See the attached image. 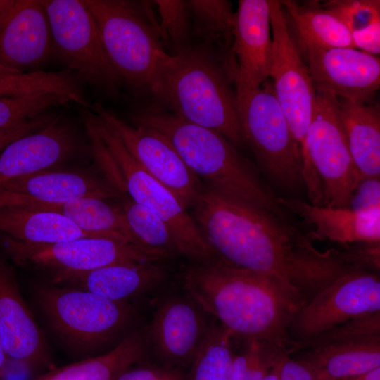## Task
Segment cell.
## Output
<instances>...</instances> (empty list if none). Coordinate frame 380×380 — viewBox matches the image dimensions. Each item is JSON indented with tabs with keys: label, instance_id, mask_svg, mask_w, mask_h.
Returning a JSON list of instances; mask_svg holds the SVG:
<instances>
[{
	"label": "cell",
	"instance_id": "obj_1",
	"mask_svg": "<svg viewBox=\"0 0 380 380\" xmlns=\"http://www.w3.org/2000/svg\"><path fill=\"white\" fill-rule=\"evenodd\" d=\"M190 215L217 260L278 281L303 307L358 266L347 251L318 250L289 220L204 186Z\"/></svg>",
	"mask_w": 380,
	"mask_h": 380
},
{
	"label": "cell",
	"instance_id": "obj_2",
	"mask_svg": "<svg viewBox=\"0 0 380 380\" xmlns=\"http://www.w3.org/2000/svg\"><path fill=\"white\" fill-rule=\"evenodd\" d=\"M188 298L217 318L232 338L287 353L291 321L301 305L276 279L216 260L184 266Z\"/></svg>",
	"mask_w": 380,
	"mask_h": 380
},
{
	"label": "cell",
	"instance_id": "obj_3",
	"mask_svg": "<svg viewBox=\"0 0 380 380\" xmlns=\"http://www.w3.org/2000/svg\"><path fill=\"white\" fill-rule=\"evenodd\" d=\"M238 66L234 54L201 42L172 56L151 93L155 105L245 146L238 114Z\"/></svg>",
	"mask_w": 380,
	"mask_h": 380
},
{
	"label": "cell",
	"instance_id": "obj_4",
	"mask_svg": "<svg viewBox=\"0 0 380 380\" xmlns=\"http://www.w3.org/2000/svg\"><path fill=\"white\" fill-rule=\"evenodd\" d=\"M132 119L135 126L153 129L164 136L189 169L217 194L289 220L287 211L250 161L220 134L155 104L140 110Z\"/></svg>",
	"mask_w": 380,
	"mask_h": 380
},
{
	"label": "cell",
	"instance_id": "obj_5",
	"mask_svg": "<svg viewBox=\"0 0 380 380\" xmlns=\"http://www.w3.org/2000/svg\"><path fill=\"white\" fill-rule=\"evenodd\" d=\"M94 17L108 56L123 84L150 94L171 60L148 1L83 0Z\"/></svg>",
	"mask_w": 380,
	"mask_h": 380
},
{
	"label": "cell",
	"instance_id": "obj_6",
	"mask_svg": "<svg viewBox=\"0 0 380 380\" xmlns=\"http://www.w3.org/2000/svg\"><path fill=\"white\" fill-rule=\"evenodd\" d=\"M89 115L111 159V178L120 193L148 208L169 227L179 254L192 263L216 260L189 210L173 193L150 175L130 154L113 128L100 116L89 110Z\"/></svg>",
	"mask_w": 380,
	"mask_h": 380
},
{
	"label": "cell",
	"instance_id": "obj_7",
	"mask_svg": "<svg viewBox=\"0 0 380 380\" xmlns=\"http://www.w3.org/2000/svg\"><path fill=\"white\" fill-rule=\"evenodd\" d=\"M38 303L56 333L80 350L95 348L120 334L134 318L127 301L51 283L37 284Z\"/></svg>",
	"mask_w": 380,
	"mask_h": 380
},
{
	"label": "cell",
	"instance_id": "obj_8",
	"mask_svg": "<svg viewBox=\"0 0 380 380\" xmlns=\"http://www.w3.org/2000/svg\"><path fill=\"white\" fill-rule=\"evenodd\" d=\"M0 247L15 264L45 273L49 283L115 264L162 262V255L113 239L80 238L55 243L20 241L0 234Z\"/></svg>",
	"mask_w": 380,
	"mask_h": 380
},
{
	"label": "cell",
	"instance_id": "obj_9",
	"mask_svg": "<svg viewBox=\"0 0 380 380\" xmlns=\"http://www.w3.org/2000/svg\"><path fill=\"white\" fill-rule=\"evenodd\" d=\"M52 37L51 58L110 96L123 84L103 44L99 25L83 0H41Z\"/></svg>",
	"mask_w": 380,
	"mask_h": 380
},
{
	"label": "cell",
	"instance_id": "obj_10",
	"mask_svg": "<svg viewBox=\"0 0 380 380\" xmlns=\"http://www.w3.org/2000/svg\"><path fill=\"white\" fill-rule=\"evenodd\" d=\"M273 61L270 76L274 95L291 134L299 144L303 159V179L308 194L321 189L320 179L310 163L305 137L310 123L316 91L287 27L280 1L269 0Z\"/></svg>",
	"mask_w": 380,
	"mask_h": 380
},
{
	"label": "cell",
	"instance_id": "obj_11",
	"mask_svg": "<svg viewBox=\"0 0 380 380\" xmlns=\"http://www.w3.org/2000/svg\"><path fill=\"white\" fill-rule=\"evenodd\" d=\"M237 108L246 144L251 147L262 169L286 189L304 186L302 151L291 134L272 84L260 87Z\"/></svg>",
	"mask_w": 380,
	"mask_h": 380
},
{
	"label": "cell",
	"instance_id": "obj_12",
	"mask_svg": "<svg viewBox=\"0 0 380 380\" xmlns=\"http://www.w3.org/2000/svg\"><path fill=\"white\" fill-rule=\"evenodd\" d=\"M305 149L321 182L323 206L347 208L362 176L349 150L336 96L316 91Z\"/></svg>",
	"mask_w": 380,
	"mask_h": 380
},
{
	"label": "cell",
	"instance_id": "obj_13",
	"mask_svg": "<svg viewBox=\"0 0 380 380\" xmlns=\"http://www.w3.org/2000/svg\"><path fill=\"white\" fill-rule=\"evenodd\" d=\"M377 311H380L379 277L357 267L338 277L298 310L291 323L290 337L293 344L302 343L353 318Z\"/></svg>",
	"mask_w": 380,
	"mask_h": 380
},
{
	"label": "cell",
	"instance_id": "obj_14",
	"mask_svg": "<svg viewBox=\"0 0 380 380\" xmlns=\"http://www.w3.org/2000/svg\"><path fill=\"white\" fill-rule=\"evenodd\" d=\"M91 107L95 114L113 128L134 158L170 189L184 208L191 209L203 184L189 169L170 141L153 129L127 124L99 102Z\"/></svg>",
	"mask_w": 380,
	"mask_h": 380
},
{
	"label": "cell",
	"instance_id": "obj_15",
	"mask_svg": "<svg viewBox=\"0 0 380 380\" xmlns=\"http://www.w3.org/2000/svg\"><path fill=\"white\" fill-rule=\"evenodd\" d=\"M304 48L315 91L368 103L379 88V57L354 48Z\"/></svg>",
	"mask_w": 380,
	"mask_h": 380
},
{
	"label": "cell",
	"instance_id": "obj_16",
	"mask_svg": "<svg viewBox=\"0 0 380 380\" xmlns=\"http://www.w3.org/2000/svg\"><path fill=\"white\" fill-rule=\"evenodd\" d=\"M269 0H239L234 15L232 50L238 75L237 106L270 76L272 40Z\"/></svg>",
	"mask_w": 380,
	"mask_h": 380
},
{
	"label": "cell",
	"instance_id": "obj_17",
	"mask_svg": "<svg viewBox=\"0 0 380 380\" xmlns=\"http://www.w3.org/2000/svg\"><path fill=\"white\" fill-rule=\"evenodd\" d=\"M82 150L70 122L58 115L43 129L22 137L0 153V184L27 174L59 166Z\"/></svg>",
	"mask_w": 380,
	"mask_h": 380
},
{
	"label": "cell",
	"instance_id": "obj_18",
	"mask_svg": "<svg viewBox=\"0 0 380 380\" xmlns=\"http://www.w3.org/2000/svg\"><path fill=\"white\" fill-rule=\"evenodd\" d=\"M209 328L189 298H165L158 305L151 327L156 353L165 367L182 369L191 365Z\"/></svg>",
	"mask_w": 380,
	"mask_h": 380
},
{
	"label": "cell",
	"instance_id": "obj_19",
	"mask_svg": "<svg viewBox=\"0 0 380 380\" xmlns=\"http://www.w3.org/2000/svg\"><path fill=\"white\" fill-rule=\"evenodd\" d=\"M47 13L38 0H17L0 23V65L24 72L51 58Z\"/></svg>",
	"mask_w": 380,
	"mask_h": 380
},
{
	"label": "cell",
	"instance_id": "obj_20",
	"mask_svg": "<svg viewBox=\"0 0 380 380\" xmlns=\"http://www.w3.org/2000/svg\"><path fill=\"white\" fill-rule=\"evenodd\" d=\"M0 190L16 198L57 203L80 198L110 199L120 193L91 169L61 165L23 175L0 184Z\"/></svg>",
	"mask_w": 380,
	"mask_h": 380
},
{
	"label": "cell",
	"instance_id": "obj_21",
	"mask_svg": "<svg viewBox=\"0 0 380 380\" xmlns=\"http://www.w3.org/2000/svg\"><path fill=\"white\" fill-rule=\"evenodd\" d=\"M0 338L8 357L31 365L47 360L44 335L24 300L12 265L0 257Z\"/></svg>",
	"mask_w": 380,
	"mask_h": 380
},
{
	"label": "cell",
	"instance_id": "obj_22",
	"mask_svg": "<svg viewBox=\"0 0 380 380\" xmlns=\"http://www.w3.org/2000/svg\"><path fill=\"white\" fill-rule=\"evenodd\" d=\"M277 202L286 211L296 214L312 227L311 239H327L344 245L380 243V208L358 211L348 208L314 205L284 197H277Z\"/></svg>",
	"mask_w": 380,
	"mask_h": 380
},
{
	"label": "cell",
	"instance_id": "obj_23",
	"mask_svg": "<svg viewBox=\"0 0 380 380\" xmlns=\"http://www.w3.org/2000/svg\"><path fill=\"white\" fill-rule=\"evenodd\" d=\"M165 277L162 262L115 264L68 275L56 285L65 284L113 301H127L153 290Z\"/></svg>",
	"mask_w": 380,
	"mask_h": 380
},
{
	"label": "cell",
	"instance_id": "obj_24",
	"mask_svg": "<svg viewBox=\"0 0 380 380\" xmlns=\"http://www.w3.org/2000/svg\"><path fill=\"white\" fill-rule=\"evenodd\" d=\"M106 200L80 198L63 203H47L20 199L0 190V203L4 205H17L34 210L58 213L67 217L85 232L103 234L140 246L120 205H111Z\"/></svg>",
	"mask_w": 380,
	"mask_h": 380
},
{
	"label": "cell",
	"instance_id": "obj_25",
	"mask_svg": "<svg viewBox=\"0 0 380 380\" xmlns=\"http://www.w3.org/2000/svg\"><path fill=\"white\" fill-rule=\"evenodd\" d=\"M317 380H339L380 367V334L301 350Z\"/></svg>",
	"mask_w": 380,
	"mask_h": 380
},
{
	"label": "cell",
	"instance_id": "obj_26",
	"mask_svg": "<svg viewBox=\"0 0 380 380\" xmlns=\"http://www.w3.org/2000/svg\"><path fill=\"white\" fill-rule=\"evenodd\" d=\"M0 234L20 241L36 243H55L89 237L112 239L85 232L60 213L17 205L0 208Z\"/></svg>",
	"mask_w": 380,
	"mask_h": 380
},
{
	"label": "cell",
	"instance_id": "obj_27",
	"mask_svg": "<svg viewBox=\"0 0 380 380\" xmlns=\"http://www.w3.org/2000/svg\"><path fill=\"white\" fill-rule=\"evenodd\" d=\"M337 101L349 150L362 177L380 176L379 105L342 98Z\"/></svg>",
	"mask_w": 380,
	"mask_h": 380
},
{
	"label": "cell",
	"instance_id": "obj_28",
	"mask_svg": "<svg viewBox=\"0 0 380 380\" xmlns=\"http://www.w3.org/2000/svg\"><path fill=\"white\" fill-rule=\"evenodd\" d=\"M146 345L145 331L138 329L104 355L54 369L35 380H115L141 359Z\"/></svg>",
	"mask_w": 380,
	"mask_h": 380
},
{
	"label": "cell",
	"instance_id": "obj_29",
	"mask_svg": "<svg viewBox=\"0 0 380 380\" xmlns=\"http://www.w3.org/2000/svg\"><path fill=\"white\" fill-rule=\"evenodd\" d=\"M81 76L69 69L57 72H22L0 65V98L58 94L89 108Z\"/></svg>",
	"mask_w": 380,
	"mask_h": 380
},
{
	"label": "cell",
	"instance_id": "obj_30",
	"mask_svg": "<svg viewBox=\"0 0 380 380\" xmlns=\"http://www.w3.org/2000/svg\"><path fill=\"white\" fill-rule=\"evenodd\" d=\"M280 3L293 21L303 47L354 48L348 28L319 1L298 4L284 0Z\"/></svg>",
	"mask_w": 380,
	"mask_h": 380
},
{
	"label": "cell",
	"instance_id": "obj_31",
	"mask_svg": "<svg viewBox=\"0 0 380 380\" xmlns=\"http://www.w3.org/2000/svg\"><path fill=\"white\" fill-rule=\"evenodd\" d=\"M120 205L128 225L142 248L156 252L166 259L179 254L171 232L165 222L148 208L120 193Z\"/></svg>",
	"mask_w": 380,
	"mask_h": 380
},
{
	"label": "cell",
	"instance_id": "obj_32",
	"mask_svg": "<svg viewBox=\"0 0 380 380\" xmlns=\"http://www.w3.org/2000/svg\"><path fill=\"white\" fill-rule=\"evenodd\" d=\"M194 32L203 43L232 51L235 13L224 0L186 1Z\"/></svg>",
	"mask_w": 380,
	"mask_h": 380
},
{
	"label": "cell",
	"instance_id": "obj_33",
	"mask_svg": "<svg viewBox=\"0 0 380 380\" xmlns=\"http://www.w3.org/2000/svg\"><path fill=\"white\" fill-rule=\"evenodd\" d=\"M230 334L222 326H213L196 354L186 380H229L234 357Z\"/></svg>",
	"mask_w": 380,
	"mask_h": 380
},
{
	"label": "cell",
	"instance_id": "obj_34",
	"mask_svg": "<svg viewBox=\"0 0 380 380\" xmlns=\"http://www.w3.org/2000/svg\"><path fill=\"white\" fill-rule=\"evenodd\" d=\"M161 18L159 24L161 39L172 45L175 55L181 54L193 45L191 44V17L186 1L156 0Z\"/></svg>",
	"mask_w": 380,
	"mask_h": 380
},
{
	"label": "cell",
	"instance_id": "obj_35",
	"mask_svg": "<svg viewBox=\"0 0 380 380\" xmlns=\"http://www.w3.org/2000/svg\"><path fill=\"white\" fill-rule=\"evenodd\" d=\"M70 101L65 96L52 94L0 98V130L23 123L50 108L66 105Z\"/></svg>",
	"mask_w": 380,
	"mask_h": 380
},
{
	"label": "cell",
	"instance_id": "obj_36",
	"mask_svg": "<svg viewBox=\"0 0 380 380\" xmlns=\"http://www.w3.org/2000/svg\"><path fill=\"white\" fill-rule=\"evenodd\" d=\"M287 353L268 345L248 343L247 349L234 355L229 370V380H263L279 357Z\"/></svg>",
	"mask_w": 380,
	"mask_h": 380
},
{
	"label": "cell",
	"instance_id": "obj_37",
	"mask_svg": "<svg viewBox=\"0 0 380 380\" xmlns=\"http://www.w3.org/2000/svg\"><path fill=\"white\" fill-rule=\"evenodd\" d=\"M376 334H380V311L353 318L304 342L294 343L289 350V354L330 343Z\"/></svg>",
	"mask_w": 380,
	"mask_h": 380
},
{
	"label": "cell",
	"instance_id": "obj_38",
	"mask_svg": "<svg viewBox=\"0 0 380 380\" xmlns=\"http://www.w3.org/2000/svg\"><path fill=\"white\" fill-rule=\"evenodd\" d=\"M322 5L345 25L350 34L380 22L379 0H331Z\"/></svg>",
	"mask_w": 380,
	"mask_h": 380
},
{
	"label": "cell",
	"instance_id": "obj_39",
	"mask_svg": "<svg viewBox=\"0 0 380 380\" xmlns=\"http://www.w3.org/2000/svg\"><path fill=\"white\" fill-rule=\"evenodd\" d=\"M347 208L358 211L380 208V176L361 177L350 197Z\"/></svg>",
	"mask_w": 380,
	"mask_h": 380
},
{
	"label": "cell",
	"instance_id": "obj_40",
	"mask_svg": "<svg viewBox=\"0 0 380 380\" xmlns=\"http://www.w3.org/2000/svg\"><path fill=\"white\" fill-rule=\"evenodd\" d=\"M115 380H186L182 369L152 365H144L132 368V366Z\"/></svg>",
	"mask_w": 380,
	"mask_h": 380
},
{
	"label": "cell",
	"instance_id": "obj_41",
	"mask_svg": "<svg viewBox=\"0 0 380 380\" xmlns=\"http://www.w3.org/2000/svg\"><path fill=\"white\" fill-rule=\"evenodd\" d=\"M53 113H44L17 125L0 130V153L12 141L25 135L36 132L52 122Z\"/></svg>",
	"mask_w": 380,
	"mask_h": 380
},
{
	"label": "cell",
	"instance_id": "obj_42",
	"mask_svg": "<svg viewBox=\"0 0 380 380\" xmlns=\"http://www.w3.org/2000/svg\"><path fill=\"white\" fill-rule=\"evenodd\" d=\"M279 380H317L312 369L303 361L282 354L277 362Z\"/></svg>",
	"mask_w": 380,
	"mask_h": 380
},
{
	"label": "cell",
	"instance_id": "obj_43",
	"mask_svg": "<svg viewBox=\"0 0 380 380\" xmlns=\"http://www.w3.org/2000/svg\"><path fill=\"white\" fill-rule=\"evenodd\" d=\"M339 380H380V367L369 370L367 372Z\"/></svg>",
	"mask_w": 380,
	"mask_h": 380
},
{
	"label": "cell",
	"instance_id": "obj_44",
	"mask_svg": "<svg viewBox=\"0 0 380 380\" xmlns=\"http://www.w3.org/2000/svg\"><path fill=\"white\" fill-rule=\"evenodd\" d=\"M279 360V359H278ZM278 361V360H277ZM263 380H279L277 363L270 369L269 373L265 376Z\"/></svg>",
	"mask_w": 380,
	"mask_h": 380
},
{
	"label": "cell",
	"instance_id": "obj_45",
	"mask_svg": "<svg viewBox=\"0 0 380 380\" xmlns=\"http://www.w3.org/2000/svg\"><path fill=\"white\" fill-rule=\"evenodd\" d=\"M6 358H7V355H6V353H5L4 350L2 343H1V338H0V372H1L4 365L5 364Z\"/></svg>",
	"mask_w": 380,
	"mask_h": 380
},
{
	"label": "cell",
	"instance_id": "obj_46",
	"mask_svg": "<svg viewBox=\"0 0 380 380\" xmlns=\"http://www.w3.org/2000/svg\"><path fill=\"white\" fill-rule=\"evenodd\" d=\"M2 206H4V205L0 203V208H1Z\"/></svg>",
	"mask_w": 380,
	"mask_h": 380
}]
</instances>
